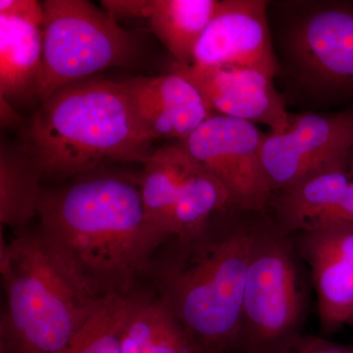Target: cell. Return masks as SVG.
Returning a JSON list of instances; mask_svg holds the SVG:
<instances>
[{
	"label": "cell",
	"instance_id": "obj_17",
	"mask_svg": "<svg viewBox=\"0 0 353 353\" xmlns=\"http://www.w3.org/2000/svg\"><path fill=\"white\" fill-rule=\"evenodd\" d=\"M219 0H148L145 18L178 66L194 64V50Z\"/></svg>",
	"mask_w": 353,
	"mask_h": 353
},
{
	"label": "cell",
	"instance_id": "obj_1",
	"mask_svg": "<svg viewBox=\"0 0 353 353\" xmlns=\"http://www.w3.org/2000/svg\"><path fill=\"white\" fill-rule=\"evenodd\" d=\"M39 229L101 296L139 289L165 238L148 220L139 176L94 170L43 189Z\"/></svg>",
	"mask_w": 353,
	"mask_h": 353
},
{
	"label": "cell",
	"instance_id": "obj_2",
	"mask_svg": "<svg viewBox=\"0 0 353 353\" xmlns=\"http://www.w3.org/2000/svg\"><path fill=\"white\" fill-rule=\"evenodd\" d=\"M222 211L194 233L165 241L145 279L199 353L239 352L250 252L260 216Z\"/></svg>",
	"mask_w": 353,
	"mask_h": 353
},
{
	"label": "cell",
	"instance_id": "obj_19",
	"mask_svg": "<svg viewBox=\"0 0 353 353\" xmlns=\"http://www.w3.org/2000/svg\"><path fill=\"white\" fill-rule=\"evenodd\" d=\"M43 176L19 145L1 143L0 150V223L15 234L28 229L38 216Z\"/></svg>",
	"mask_w": 353,
	"mask_h": 353
},
{
	"label": "cell",
	"instance_id": "obj_20",
	"mask_svg": "<svg viewBox=\"0 0 353 353\" xmlns=\"http://www.w3.org/2000/svg\"><path fill=\"white\" fill-rule=\"evenodd\" d=\"M137 290L106 296L62 353H122L123 334Z\"/></svg>",
	"mask_w": 353,
	"mask_h": 353
},
{
	"label": "cell",
	"instance_id": "obj_11",
	"mask_svg": "<svg viewBox=\"0 0 353 353\" xmlns=\"http://www.w3.org/2000/svg\"><path fill=\"white\" fill-rule=\"evenodd\" d=\"M172 70L196 85L214 115L265 125L271 132L285 131L289 127L290 114L284 99L273 79L261 72L241 67L176 64Z\"/></svg>",
	"mask_w": 353,
	"mask_h": 353
},
{
	"label": "cell",
	"instance_id": "obj_5",
	"mask_svg": "<svg viewBox=\"0 0 353 353\" xmlns=\"http://www.w3.org/2000/svg\"><path fill=\"white\" fill-rule=\"evenodd\" d=\"M292 238L260 216L241 310V353H289L303 334L307 292Z\"/></svg>",
	"mask_w": 353,
	"mask_h": 353
},
{
	"label": "cell",
	"instance_id": "obj_3",
	"mask_svg": "<svg viewBox=\"0 0 353 353\" xmlns=\"http://www.w3.org/2000/svg\"><path fill=\"white\" fill-rule=\"evenodd\" d=\"M153 141L123 83L90 78L41 101L19 145L43 178H76L102 162L145 164Z\"/></svg>",
	"mask_w": 353,
	"mask_h": 353
},
{
	"label": "cell",
	"instance_id": "obj_15",
	"mask_svg": "<svg viewBox=\"0 0 353 353\" xmlns=\"http://www.w3.org/2000/svg\"><path fill=\"white\" fill-rule=\"evenodd\" d=\"M353 176L348 166L318 172L273 192L266 214L287 236L333 226Z\"/></svg>",
	"mask_w": 353,
	"mask_h": 353
},
{
	"label": "cell",
	"instance_id": "obj_8",
	"mask_svg": "<svg viewBox=\"0 0 353 353\" xmlns=\"http://www.w3.org/2000/svg\"><path fill=\"white\" fill-rule=\"evenodd\" d=\"M265 136L248 121L213 115L178 145L226 188L234 209L266 213L272 190L262 166Z\"/></svg>",
	"mask_w": 353,
	"mask_h": 353
},
{
	"label": "cell",
	"instance_id": "obj_24",
	"mask_svg": "<svg viewBox=\"0 0 353 353\" xmlns=\"http://www.w3.org/2000/svg\"><path fill=\"white\" fill-rule=\"evenodd\" d=\"M347 324L350 325L353 328V315L350 317V321H348Z\"/></svg>",
	"mask_w": 353,
	"mask_h": 353
},
{
	"label": "cell",
	"instance_id": "obj_9",
	"mask_svg": "<svg viewBox=\"0 0 353 353\" xmlns=\"http://www.w3.org/2000/svg\"><path fill=\"white\" fill-rule=\"evenodd\" d=\"M353 148V111L290 115L289 127L269 132L262 166L272 194L334 167L348 166Z\"/></svg>",
	"mask_w": 353,
	"mask_h": 353
},
{
	"label": "cell",
	"instance_id": "obj_12",
	"mask_svg": "<svg viewBox=\"0 0 353 353\" xmlns=\"http://www.w3.org/2000/svg\"><path fill=\"white\" fill-rule=\"evenodd\" d=\"M290 236L310 272L322 332L334 333L353 315V226Z\"/></svg>",
	"mask_w": 353,
	"mask_h": 353
},
{
	"label": "cell",
	"instance_id": "obj_10",
	"mask_svg": "<svg viewBox=\"0 0 353 353\" xmlns=\"http://www.w3.org/2000/svg\"><path fill=\"white\" fill-rule=\"evenodd\" d=\"M265 0H222L194 50L201 67H241L274 79L280 72Z\"/></svg>",
	"mask_w": 353,
	"mask_h": 353
},
{
	"label": "cell",
	"instance_id": "obj_18",
	"mask_svg": "<svg viewBox=\"0 0 353 353\" xmlns=\"http://www.w3.org/2000/svg\"><path fill=\"white\" fill-rule=\"evenodd\" d=\"M143 165L139 185L146 215L167 241V230L181 190L197 164L176 145L157 148Z\"/></svg>",
	"mask_w": 353,
	"mask_h": 353
},
{
	"label": "cell",
	"instance_id": "obj_23",
	"mask_svg": "<svg viewBox=\"0 0 353 353\" xmlns=\"http://www.w3.org/2000/svg\"><path fill=\"white\" fill-rule=\"evenodd\" d=\"M348 169H350V173L353 176V148L352 152H350V160H348Z\"/></svg>",
	"mask_w": 353,
	"mask_h": 353
},
{
	"label": "cell",
	"instance_id": "obj_14",
	"mask_svg": "<svg viewBox=\"0 0 353 353\" xmlns=\"http://www.w3.org/2000/svg\"><path fill=\"white\" fill-rule=\"evenodd\" d=\"M123 83L152 141H182L214 115L196 85L175 70L166 75L138 77Z\"/></svg>",
	"mask_w": 353,
	"mask_h": 353
},
{
	"label": "cell",
	"instance_id": "obj_13",
	"mask_svg": "<svg viewBox=\"0 0 353 353\" xmlns=\"http://www.w3.org/2000/svg\"><path fill=\"white\" fill-rule=\"evenodd\" d=\"M43 2L0 1V97H38L43 76Z\"/></svg>",
	"mask_w": 353,
	"mask_h": 353
},
{
	"label": "cell",
	"instance_id": "obj_22",
	"mask_svg": "<svg viewBox=\"0 0 353 353\" xmlns=\"http://www.w3.org/2000/svg\"><path fill=\"white\" fill-rule=\"evenodd\" d=\"M102 6L117 20V18H145L148 0H106Z\"/></svg>",
	"mask_w": 353,
	"mask_h": 353
},
{
	"label": "cell",
	"instance_id": "obj_21",
	"mask_svg": "<svg viewBox=\"0 0 353 353\" xmlns=\"http://www.w3.org/2000/svg\"><path fill=\"white\" fill-rule=\"evenodd\" d=\"M289 353H353V345H339L314 336H301Z\"/></svg>",
	"mask_w": 353,
	"mask_h": 353
},
{
	"label": "cell",
	"instance_id": "obj_4",
	"mask_svg": "<svg viewBox=\"0 0 353 353\" xmlns=\"http://www.w3.org/2000/svg\"><path fill=\"white\" fill-rule=\"evenodd\" d=\"M0 353H62L106 296L97 294L38 228L0 245Z\"/></svg>",
	"mask_w": 353,
	"mask_h": 353
},
{
	"label": "cell",
	"instance_id": "obj_7",
	"mask_svg": "<svg viewBox=\"0 0 353 353\" xmlns=\"http://www.w3.org/2000/svg\"><path fill=\"white\" fill-rule=\"evenodd\" d=\"M285 61L316 94H353V1L287 2Z\"/></svg>",
	"mask_w": 353,
	"mask_h": 353
},
{
	"label": "cell",
	"instance_id": "obj_16",
	"mask_svg": "<svg viewBox=\"0 0 353 353\" xmlns=\"http://www.w3.org/2000/svg\"><path fill=\"white\" fill-rule=\"evenodd\" d=\"M122 353H199L152 289L139 288L128 316Z\"/></svg>",
	"mask_w": 353,
	"mask_h": 353
},
{
	"label": "cell",
	"instance_id": "obj_6",
	"mask_svg": "<svg viewBox=\"0 0 353 353\" xmlns=\"http://www.w3.org/2000/svg\"><path fill=\"white\" fill-rule=\"evenodd\" d=\"M41 101L57 90L110 67H129L138 58L136 38L105 9L87 0L43 2Z\"/></svg>",
	"mask_w": 353,
	"mask_h": 353
}]
</instances>
